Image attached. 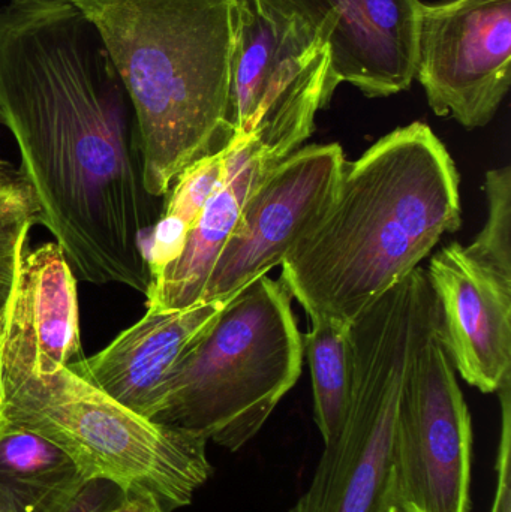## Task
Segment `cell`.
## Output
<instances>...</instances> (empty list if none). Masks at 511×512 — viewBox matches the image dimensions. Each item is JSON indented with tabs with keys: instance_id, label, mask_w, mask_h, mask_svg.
Returning a JSON list of instances; mask_svg holds the SVG:
<instances>
[{
	"instance_id": "6da1fadb",
	"label": "cell",
	"mask_w": 511,
	"mask_h": 512,
	"mask_svg": "<svg viewBox=\"0 0 511 512\" xmlns=\"http://www.w3.org/2000/svg\"><path fill=\"white\" fill-rule=\"evenodd\" d=\"M0 123L17 143L38 224L75 277L146 295L158 198L144 186L125 86L72 0H9L0 8Z\"/></svg>"
},
{
	"instance_id": "7a4b0ae2",
	"label": "cell",
	"mask_w": 511,
	"mask_h": 512,
	"mask_svg": "<svg viewBox=\"0 0 511 512\" xmlns=\"http://www.w3.org/2000/svg\"><path fill=\"white\" fill-rule=\"evenodd\" d=\"M459 185L452 155L428 125L395 129L345 164L279 280L309 318L353 324L461 228Z\"/></svg>"
},
{
	"instance_id": "3957f363",
	"label": "cell",
	"mask_w": 511,
	"mask_h": 512,
	"mask_svg": "<svg viewBox=\"0 0 511 512\" xmlns=\"http://www.w3.org/2000/svg\"><path fill=\"white\" fill-rule=\"evenodd\" d=\"M131 101L150 197L227 147L236 0H72Z\"/></svg>"
},
{
	"instance_id": "277c9868",
	"label": "cell",
	"mask_w": 511,
	"mask_h": 512,
	"mask_svg": "<svg viewBox=\"0 0 511 512\" xmlns=\"http://www.w3.org/2000/svg\"><path fill=\"white\" fill-rule=\"evenodd\" d=\"M290 291L267 274L240 289L183 357L155 423L236 453L263 429L302 373Z\"/></svg>"
},
{
	"instance_id": "5b68a950",
	"label": "cell",
	"mask_w": 511,
	"mask_h": 512,
	"mask_svg": "<svg viewBox=\"0 0 511 512\" xmlns=\"http://www.w3.org/2000/svg\"><path fill=\"white\" fill-rule=\"evenodd\" d=\"M438 324L428 274L417 267L350 325L347 420L290 512H407L396 493L393 432L408 366Z\"/></svg>"
},
{
	"instance_id": "8992f818",
	"label": "cell",
	"mask_w": 511,
	"mask_h": 512,
	"mask_svg": "<svg viewBox=\"0 0 511 512\" xmlns=\"http://www.w3.org/2000/svg\"><path fill=\"white\" fill-rule=\"evenodd\" d=\"M3 424L68 454L89 478L155 496L165 512L188 507L212 475L207 441L147 420L60 367L36 373L2 354Z\"/></svg>"
},
{
	"instance_id": "52a82bcc",
	"label": "cell",
	"mask_w": 511,
	"mask_h": 512,
	"mask_svg": "<svg viewBox=\"0 0 511 512\" xmlns=\"http://www.w3.org/2000/svg\"><path fill=\"white\" fill-rule=\"evenodd\" d=\"M392 457L405 511L470 512L473 424L440 324L408 366Z\"/></svg>"
},
{
	"instance_id": "ba28073f",
	"label": "cell",
	"mask_w": 511,
	"mask_h": 512,
	"mask_svg": "<svg viewBox=\"0 0 511 512\" xmlns=\"http://www.w3.org/2000/svg\"><path fill=\"white\" fill-rule=\"evenodd\" d=\"M329 45L267 0H236L230 122L234 137L264 120L317 117L335 95Z\"/></svg>"
},
{
	"instance_id": "9c48e42d",
	"label": "cell",
	"mask_w": 511,
	"mask_h": 512,
	"mask_svg": "<svg viewBox=\"0 0 511 512\" xmlns=\"http://www.w3.org/2000/svg\"><path fill=\"white\" fill-rule=\"evenodd\" d=\"M416 77L437 116L489 125L510 90L511 0L423 3Z\"/></svg>"
},
{
	"instance_id": "30bf717a",
	"label": "cell",
	"mask_w": 511,
	"mask_h": 512,
	"mask_svg": "<svg viewBox=\"0 0 511 512\" xmlns=\"http://www.w3.org/2000/svg\"><path fill=\"white\" fill-rule=\"evenodd\" d=\"M347 164L339 144H311L279 162L257 186L207 280L201 303L227 301L282 264L324 212Z\"/></svg>"
},
{
	"instance_id": "8fae6325",
	"label": "cell",
	"mask_w": 511,
	"mask_h": 512,
	"mask_svg": "<svg viewBox=\"0 0 511 512\" xmlns=\"http://www.w3.org/2000/svg\"><path fill=\"white\" fill-rule=\"evenodd\" d=\"M314 27L329 45L330 75L368 98L408 90L416 78L420 0H267Z\"/></svg>"
},
{
	"instance_id": "7c38bea8",
	"label": "cell",
	"mask_w": 511,
	"mask_h": 512,
	"mask_svg": "<svg viewBox=\"0 0 511 512\" xmlns=\"http://www.w3.org/2000/svg\"><path fill=\"white\" fill-rule=\"evenodd\" d=\"M426 274L456 372L497 393L511 378V273L455 242L432 256Z\"/></svg>"
},
{
	"instance_id": "4fadbf2b",
	"label": "cell",
	"mask_w": 511,
	"mask_h": 512,
	"mask_svg": "<svg viewBox=\"0 0 511 512\" xmlns=\"http://www.w3.org/2000/svg\"><path fill=\"white\" fill-rule=\"evenodd\" d=\"M305 140L293 132L258 126L246 137H233L225 147L221 183L186 237L182 252L150 277L147 309L182 310L201 303L207 280L243 207L267 174Z\"/></svg>"
},
{
	"instance_id": "5bb4252c",
	"label": "cell",
	"mask_w": 511,
	"mask_h": 512,
	"mask_svg": "<svg viewBox=\"0 0 511 512\" xmlns=\"http://www.w3.org/2000/svg\"><path fill=\"white\" fill-rule=\"evenodd\" d=\"M227 301L198 303L182 310L147 309L137 324L122 331L110 345L69 369L129 411L153 421L164 408L168 385L180 361Z\"/></svg>"
},
{
	"instance_id": "9a60e30c",
	"label": "cell",
	"mask_w": 511,
	"mask_h": 512,
	"mask_svg": "<svg viewBox=\"0 0 511 512\" xmlns=\"http://www.w3.org/2000/svg\"><path fill=\"white\" fill-rule=\"evenodd\" d=\"M3 357L36 373H50L84 358L77 277L56 243L18 249L8 300Z\"/></svg>"
},
{
	"instance_id": "2e32d148",
	"label": "cell",
	"mask_w": 511,
	"mask_h": 512,
	"mask_svg": "<svg viewBox=\"0 0 511 512\" xmlns=\"http://www.w3.org/2000/svg\"><path fill=\"white\" fill-rule=\"evenodd\" d=\"M87 478L53 442L3 424L0 512H62Z\"/></svg>"
},
{
	"instance_id": "e0dca14e",
	"label": "cell",
	"mask_w": 511,
	"mask_h": 512,
	"mask_svg": "<svg viewBox=\"0 0 511 512\" xmlns=\"http://www.w3.org/2000/svg\"><path fill=\"white\" fill-rule=\"evenodd\" d=\"M311 324L303 346L311 367L315 423L327 444L341 432L350 409L353 385L350 325L323 318H311Z\"/></svg>"
},
{
	"instance_id": "ac0fdd59",
	"label": "cell",
	"mask_w": 511,
	"mask_h": 512,
	"mask_svg": "<svg viewBox=\"0 0 511 512\" xmlns=\"http://www.w3.org/2000/svg\"><path fill=\"white\" fill-rule=\"evenodd\" d=\"M225 147L213 155L189 165L171 186L146 245L150 277L177 258L185 246L189 231L197 222L209 198L221 183L225 167Z\"/></svg>"
},
{
	"instance_id": "d6986e66",
	"label": "cell",
	"mask_w": 511,
	"mask_h": 512,
	"mask_svg": "<svg viewBox=\"0 0 511 512\" xmlns=\"http://www.w3.org/2000/svg\"><path fill=\"white\" fill-rule=\"evenodd\" d=\"M483 189L488 200V219L468 248L511 273V168L489 170Z\"/></svg>"
},
{
	"instance_id": "ffe728a7",
	"label": "cell",
	"mask_w": 511,
	"mask_h": 512,
	"mask_svg": "<svg viewBox=\"0 0 511 512\" xmlns=\"http://www.w3.org/2000/svg\"><path fill=\"white\" fill-rule=\"evenodd\" d=\"M501 436L497 457V487L491 512H511V378L500 390Z\"/></svg>"
},
{
	"instance_id": "44dd1931",
	"label": "cell",
	"mask_w": 511,
	"mask_h": 512,
	"mask_svg": "<svg viewBox=\"0 0 511 512\" xmlns=\"http://www.w3.org/2000/svg\"><path fill=\"white\" fill-rule=\"evenodd\" d=\"M0 218L27 219L38 224L35 201L18 168L0 158Z\"/></svg>"
},
{
	"instance_id": "7402d4cb",
	"label": "cell",
	"mask_w": 511,
	"mask_h": 512,
	"mask_svg": "<svg viewBox=\"0 0 511 512\" xmlns=\"http://www.w3.org/2000/svg\"><path fill=\"white\" fill-rule=\"evenodd\" d=\"M33 225L27 219L0 218V312L14 285L18 249L26 242Z\"/></svg>"
},
{
	"instance_id": "603a6c76",
	"label": "cell",
	"mask_w": 511,
	"mask_h": 512,
	"mask_svg": "<svg viewBox=\"0 0 511 512\" xmlns=\"http://www.w3.org/2000/svg\"><path fill=\"white\" fill-rule=\"evenodd\" d=\"M125 490L107 478H87L62 512H107L122 501Z\"/></svg>"
},
{
	"instance_id": "cb8c5ba5",
	"label": "cell",
	"mask_w": 511,
	"mask_h": 512,
	"mask_svg": "<svg viewBox=\"0 0 511 512\" xmlns=\"http://www.w3.org/2000/svg\"><path fill=\"white\" fill-rule=\"evenodd\" d=\"M107 512H165V510L150 493L125 492L122 501Z\"/></svg>"
},
{
	"instance_id": "d4e9b609",
	"label": "cell",
	"mask_w": 511,
	"mask_h": 512,
	"mask_svg": "<svg viewBox=\"0 0 511 512\" xmlns=\"http://www.w3.org/2000/svg\"><path fill=\"white\" fill-rule=\"evenodd\" d=\"M6 324H8V303L0 312V429L3 427L2 354L5 345Z\"/></svg>"
}]
</instances>
